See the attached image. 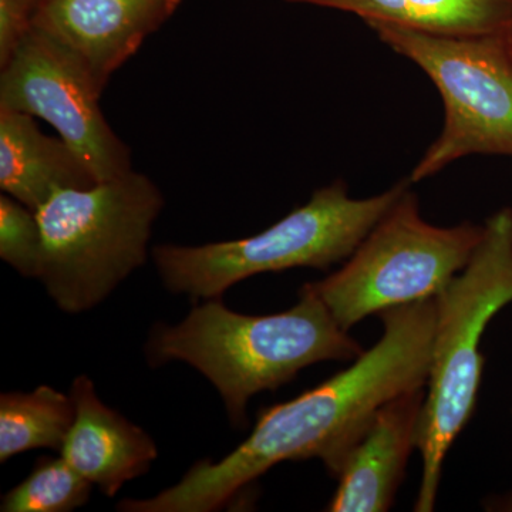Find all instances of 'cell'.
Instances as JSON below:
<instances>
[{"instance_id": "obj_1", "label": "cell", "mask_w": 512, "mask_h": 512, "mask_svg": "<svg viewBox=\"0 0 512 512\" xmlns=\"http://www.w3.org/2000/svg\"><path fill=\"white\" fill-rule=\"evenodd\" d=\"M436 315V298L380 313L382 338L348 369L262 410L248 439L227 457L198 461L173 487L146 500L121 501L119 510L217 511L284 461L318 458L338 478L377 410L399 394L426 387Z\"/></svg>"}, {"instance_id": "obj_2", "label": "cell", "mask_w": 512, "mask_h": 512, "mask_svg": "<svg viewBox=\"0 0 512 512\" xmlns=\"http://www.w3.org/2000/svg\"><path fill=\"white\" fill-rule=\"evenodd\" d=\"M153 367L184 362L220 393L235 429L247 426L251 397L291 382L320 362H353L365 349L308 288L293 308L274 315L231 311L218 298L194 306L177 325H156L146 343Z\"/></svg>"}, {"instance_id": "obj_3", "label": "cell", "mask_w": 512, "mask_h": 512, "mask_svg": "<svg viewBox=\"0 0 512 512\" xmlns=\"http://www.w3.org/2000/svg\"><path fill=\"white\" fill-rule=\"evenodd\" d=\"M512 302V208L491 215L470 261L437 295L426 400L417 450L423 474L414 511L436 507L444 461L476 410L483 379L481 339Z\"/></svg>"}, {"instance_id": "obj_4", "label": "cell", "mask_w": 512, "mask_h": 512, "mask_svg": "<svg viewBox=\"0 0 512 512\" xmlns=\"http://www.w3.org/2000/svg\"><path fill=\"white\" fill-rule=\"evenodd\" d=\"M163 207L160 188L134 170L53 194L36 215L43 237L39 281L57 308L90 311L146 264Z\"/></svg>"}, {"instance_id": "obj_5", "label": "cell", "mask_w": 512, "mask_h": 512, "mask_svg": "<svg viewBox=\"0 0 512 512\" xmlns=\"http://www.w3.org/2000/svg\"><path fill=\"white\" fill-rule=\"evenodd\" d=\"M409 184L353 198L336 181L254 237L197 247L157 245L154 264L168 291L195 299L220 298L238 282L266 272L328 269L353 254Z\"/></svg>"}, {"instance_id": "obj_6", "label": "cell", "mask_w": 512, "mask_h": 512, "mask_svg": "<svg viewBox=\"0 0 512 512\" xmlns=\"http://www.w3.org/2000/svg\"><path fill=\"white\" fill-rule=\"evenodd\" d=\"M367 26L419 66L443 100V130L414 167L410 183L468 156L512 157V26L470 35Z\"/></svg>"}, {"instance_id": "obj_7", "label": "cell", "mask_w": 512, "mask_h": 512, "mask_svg": "<svg viewBox=\"0 0 512 512\" xmlns=\"http://www.w3.org/2000/svg\"><path fill=\"white\" fill-rule=\"evenodd\" d=\"M481 237L483 227L471 222L437 227L424 220L407 187L342 268L306 286L349 332L367 316L437 298L466 268Z\"/></svg>"}, {"instance_id": "obj_8", "label": "cell", "mask_w": 512, "mask_h": 512, "mask_svg": "<svg viewBox=\"0 0 512 512\" xmlns=\"http://www.w3.org/2000/svg\"><path fill=\"white\" fill-rule=\"evenodd\" d=\"M101 93L82 60L40 29H33L0 67V109L45 120L99 183L133 170L130 148L100 109Z\"/></svg>"}, {"instance_id": "obj_9", "label": "cell", "mask_w": 512, "mask_h": 512, "mask_svg": "<svg viewBox=\"0 0 512 512\" xmlns=\"http://www.w3.org/2000/svg\"><path fill=\"white\" fill-rule=\"evenodd\" d=\"M180 3L181 0H47L35 28L72 50L103 92L111 76L174 15Z\"/></svg>"}, {"instance_id": "obj_10", "label": "cell", "mask_w": 512, "mask_h": 512, "mask_svg": "<svg viewBox=\"0 0 512 512\" xmlns=\"http://www.w3.org/2000/svg\"><path fill=\"white\" fill-rule=\"evenodd\" d=\"M426 387L383 404L340 471L330 512L389 511L402 484L410 454L417 448Z\"/></svg>"}, {"instance_id": "obj_11", "label": "cell", "mask_w": 512, "mask_h": 512, "mask_svg": "<svg viewBox=\"0 0 512 512\" xmlns=\"http://www.w3.org/2000/svg\"><path fill=\"white\" fill-rule=\"evenodd\" d=\"M70 396L76 416L60 453L101 493L114 497L124 484L150 470L158 457L156 443L101 402L89 376L73 380Z\"/></svg>"}, {"instance_id": "obj_12", "label": "cell", "mask_w": 512, "mask_h": 512, "mask_svg": "<svg viewBox=\"0 0 512 512\" xmlns=\"http://www.w3.org/2000/svg\"><path fill=\"white\" fill-rule=\"evenodd\" d=\"M99 183L62 137L46 136L22 111L0 109V188L32 211L53 194Z\"/></svg>"}, {"instance_id": "obj_13", "label": "cell", "mask_w": 512, "mask_h": 512, "mask_svg": "<svg viewBox=\"0 0 512 512\" xmlns=\"http://www.w3.org/2000/svg\"><path fill=\"white\" fill-rule=\"evenodd\" d=\"M353 13L370 23L470 35L512 26V0H286Z\"/></svg>"}, {"instance_id": "obj_14", "label": "cell", "mask_w": 512, "mask_h": 512, "mask_svg": "<svg viewBox=\"0 0 512 512\" xmlns=\"http://www.w3.org/2000/svg\"><path fill=\"white\" fill-rule=\"evenodd\" d=\"M70 394L50 386L0 396V461L37 450L62 451L74 423Z\"/></svg>"}, {"instance_id": "obj_15", "label": "cell", "mask_w": 512, "mask_h": 512, "mask_svg": "<svg viewBox=\"0 0 512 512\" xmlns=\"http://www.w3.org/2000/svg\"><path fill=\"white\" fill-rule=\"evenodd\" d=\"M93 484L64 457H42L30 476L3 495V512H69L89 503Z\"/></svg>"}, {"instance_id": "obj_16", "label": "cell", "mask_w": 512, "mask_h": 512, "mask_svg": "<svg viewBox=\"0 0 512 512\" xmlns=\"http://www.w3.org/2000/svg\"><path fill=\"white\" fill-rule=\"evenodd\" d=\"M42 256V228L36 212L3 194L0 197V258L25 278L39 279Z\"/></svg>"}, {"instance_id": "obj_17", "label": "cell", "mask_w": 512, "mask_h": 512, "mask_svg": "<svg viewBox=\"0 0 512 512\" xmlns=\"http://www.w3.org/2000/svg\"><path fill=\"white\" fill-rule=\"evenodd\" d=\"M47 0H0V67L35 28Z\"/></svg>"}]
</instances>
